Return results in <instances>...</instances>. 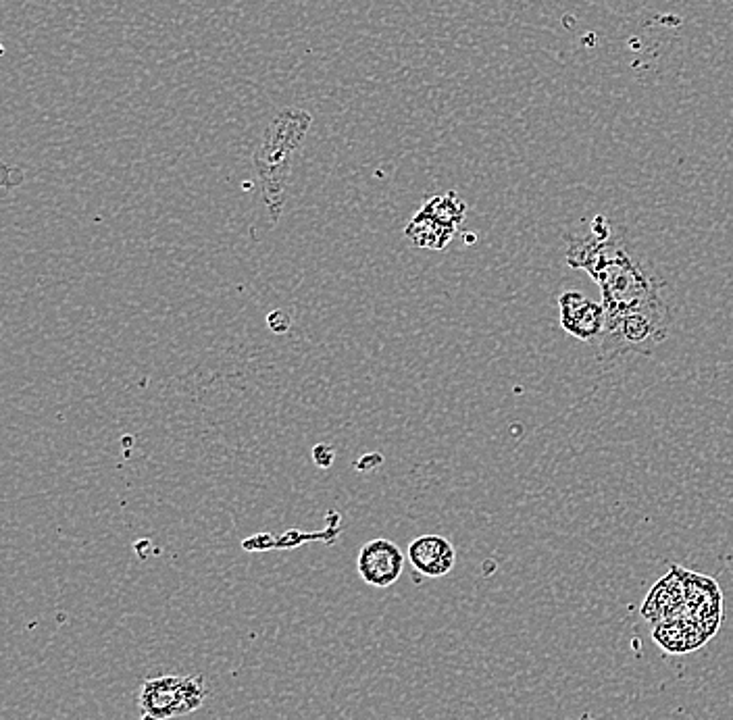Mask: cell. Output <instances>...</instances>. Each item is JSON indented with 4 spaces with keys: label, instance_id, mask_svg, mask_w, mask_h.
Here are the masks:
<instances>
[{
    "label": "cell",
    "instance_id": "6da1fadb",
    "mask_svg": "<svg viewBox=\"0 0 733 720\" xmlns=\"http://www.w3.org/2000/svg\"><path fill=\"white\" fill-rule=\"evenodd\" d=\"M590 227L588 236L567 238V263L596 281L606 321L663 298L665 279L648 269L625 231L613 229L604 215L594 217Z\"/></svg>",
    "mask_w": 733,
    "mask_h": 720
},
{
    "label": "cell",
    "instance_id": "7a4b0ae2",
    "mask_svg": "<svg viewBox=\"0 0 733 720\" xmlns=\"http://www.w3.org/2000/svg\"><path fill=\"white\" fill-rule=\"evenodd\" d=\"M313 125V115L305 109H282L267 123L252 154L257 175V221L263 229H273L282 219L292 184L294 157L305 144Z\"/></svg>",
    "mask_w": 733,
    "mask_h": 720
},
{
    "label": "cell",
    "instance_id": "3957f363",
    "mask_svg": "<svg viewBox=\"0 0 733 720\" xmlns=\"http://www.w3.org/2000/svg\"><path fill=\"white\" fill-rule=\"evenodd\" d=\"M671 329L673 311L665 298H659L606 321L602 336L592 346L600 363H613L629 352L650 356L669 338Z\"/></svg>",
    "mask_w": 733,
    "mask_h": 720
},
{
    "label": "cell",
    "instance_id": "277c9868",
    "mask_svg": "<svg viewBox=\"0 0 733 720\" xmlns=\"http://www.w3.org/2000/svg\"><path fill=\"white\" fill-rule=\"evenodd\" d=\"M209 687L200 675L148 677L138 691L140 720H169L205 706Z\"/></svg>",
    "mask_w": 733,
    "mask_h": 720
},
{
    "label": "cell",
    "instance_id": "5b68a950",
    "mask_svg": "<svg viewBox=\"0 0 733 720\" xmlns=\"http://www.w3.org/2000/svg\"><path fill=\"white\" fill-rule=\"evenodd\" d=\"M559 308L561 325L567 333L586 344H596L606 327V311L602 304L581 292H565L559 296Z\"/></svg>",
    "mask_w": 733,
    "mask_h": 720
},
{
    "label": "cell",
    "instance_id": "8992f818",
    "mask_svg": "<svg viewBox=\"0 0 733 720\" xmlns=\"http://www.w3.org/2000/svg\"><path fill=\"white\" fill-rule=\"evenodd\" d=\"M357 571L367 585L384 589L400 579L404 571V556L390 539H371L359 552Z\"/></svg>",
    "mask_w": 733,
    "mask_h": 720
},
{
    "label": "cell",
    "instance_id": "52a82bcc",
    "mask_svg": "<svg viewBox=\"0 0 733 720\" xmlns=\"http://www.w3.org/2000/svg\"><path fill=\"white\" fill-rule=\"evenodd\" d=\"M642 614L652 625L688 616L686 591L684 581H681L679 575V567H673V573H669L663 581H659L650 589V594L642 606Z\"/></svg>",
    "mask_w": 733,
    "mask_h": 720
},
{
    "label": "cell",
    "instance_id": "ba28073f",
    "mask_svg": "<svg viewBox=\"0 0 733 720\" xmlns=\"http://www.w3.org/2000/svg\"><path fill=\"white\" fill-rule=\"evenodd\" d=\"M407 556L411 567L429 579L446 577L457 564V550L442 535H421L413 539Z\"/></svg>",
    "mask_w": 733,
    "mask_h": 720
},
{
    "label": "cell",
    "instance_id": "9c48e42d",
    "mask_svg": "<svg viewBox=\"0 0 733 720\" xmlns=\"http://www.w3.org/2000/svg\"><path fill=\"white\" fill-rule=\"evenodd\" d=\"M652 637L663 650L673 652V654L692 652L700 648L706 639H709V635H706L702 627L694 619H690V616L656 623L652 629Z\"/></svg>",
    "mask_w": 733,
    "mask_h": 720
},
{
    "label": "cell",
    "instance_id": "30bf717a",
    "mask_svg": "<svg viewBox=\"0 0 733 720\" xmlns=\"http://www.w3.org/2000/svg\"><path fill=\"white\" fill-rule=\"evenodd\" d=\"M457 227H452L438 217H434L423 207L413 215V219L404 227V238L417 248L427 250H444L452 238L457 236Z\"/></svg>",
    "mask_w": 733,
    "mask_h": 720
},
{
    "label": "cell",
    "instance_id": "8fae6325",
    "mask_svg": "<svg viewBox=\"0 0 733 720\" xmlns=\"http://www.w3.org/2000/svg\"><path fill=\"white\" fill-rule=\"evenodd\" d=\"M423 209L457 229L461 227V223L467 217V204L457 192H444V194L432 196L423 204Z\"/></svg>",
    "mask_w": 733,
    "mask_h": 720
}]
</instances>
